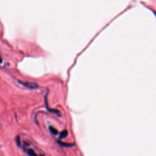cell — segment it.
<instances>
[{
	"label": "cell",
	"mask_w": 156,
	"mask_h": 156,
	"mask_svg": "<svg viewBox=\"0 0 156 156\" xmlns=\"http://www.w3.org/2000/svg\"><path fill=\"white\" fill-rule=\"evenodd\" d=\"M19 83L20 84L23 85V86H25L26 87H28V88H32V89H34V88H36L38 87V85H37L36 83L34 82H22L21 80H19Z\"/></svg>",
	"instance_id": "1"
},
{
	"label": "cell",
	"mask_w": 156,
	"mask_h": 156,
	"mask_svg": "<svg viewBox=\"0 0 156 156\" xmlns=\"http://www.w3.org/2000/svg\"><path fill=\"white\" fill-rule=\"evenodd\" d=\"M49 131L51 132V133L52 134H53V135H57V134H58V131H57V130L56 129H55L54 127H52V126H50V127H49Z\"/></svg>",
	"instance_id": "2"
},
{
	"label": "cell",
	"mask_w": 156,
	"mask_h": 156,
	"mask_svg": "<svg viewBox=\"0 0 156 156\" xmlns=\"http://www.w3.org/2000/svg\"><path fill=\"white\" fill-rule=\"evenodd\" d=\"M67 135H68V132H67V130H64V131L62 132L60 134V138H65Z\"/></svg>",
	"instance_id": "3"
},
{
	"label": "cell",
	"mask_w": 156,
	"mask_h": 156,
	"mask_svg": "<svg viewBox=\"0 0 156 156\" xmlns=\"http://www.w3.org/2000/svg\"><path fill=\"white\" fill-rule=\"evenodd\" d=\"M60 145L63 146H66V147H72V146H73V145H71V144H65V143H60L59 142Z\"/></svg>",
	"instance_id": "4"
}]
</instances>
